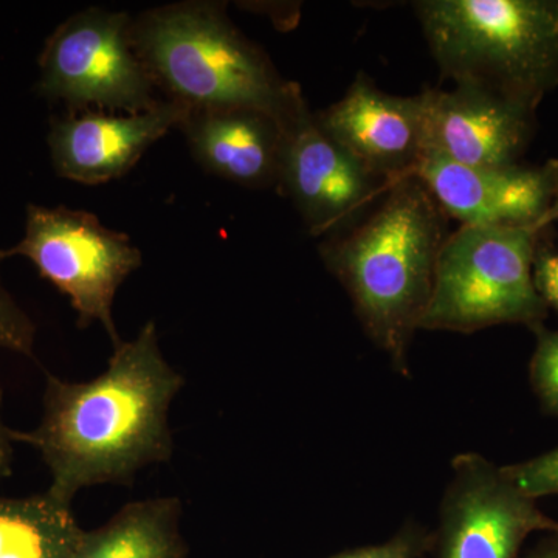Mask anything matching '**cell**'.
<instances>
[{"mask_svg":"<svg viewBox=\"0 0 558 558\" xmlns=\"http://www.w3.org/2000/svg\"><path fill=\"white\" fill-rule=\"evenodd\" d=\"M183 384L148 322L134 340L113 348L95 379L47 374L43 421L32 432L11 429V438L39 451L51 475L47 492L72 506L81 488L131 484L140 470L170 461L168 413Z\"/></svg>","mask_w":558,"mask_h":558,"instance_id":"obj_1","label":"cell"},{"mask_svg":"<svg viewBox=\"0 0 558 558\" xmlns=\"http://www.w3.org/2000/svg\"><path fill=\"white\" fill-rule=\"evenodd\" d=\"M446 213L416 178L389 186L385 201L348 233L319 245V255L349 295L366 336L410 376L409 354L435 284Z\"/></svg>","mask_w":558,"mask_h":558,"instance_id":"obj_2","label":"cell"},{"mask_svg":"<svg viewBox=\"0 0 558 558\" xmlns=\"http://www.w3.org/2000/svg\"><path fill=\"white\" fill-rule=\"evenodd\" d=\"M131 35L157 90L189 109H256L279 121L301 92L231 22L226 3L156 7L132 20Z\"/></svg>","mask_w":558,"mask_h":558,"instance_id":"obj_3","label":"cell"},{"mask_svg":"<svg viewBox=\"0 0 558 558\" xmlns=\"http://www.w3.org/2000/svg\"><path fill=\"white\" fill-rule=\"evenodd\" d=\"M433 58L454 86L534 110L558 84V0H418Z\"/></svg>","mask_w":558,"mask_h":558,"instance_id":"obj_4","label":"cell"},{"mask_svg":"<svg viewBox=\"0 0 558 558\" xmlns=\"http://www.w3.org/2000/svg\"><path fill=\"white\" fill-rule=\"evenodd\" d=\"M529 227H468L447 236L421 329L473 333L499 325L543 326L548 307L532 278Z\"/></svg>","mask_w":558,"mask_h":558,"instance_id":"obj_5","label":"cell"},{"mask_svg":"<svg viewBox=\"0 0 558 558\" xmlns=\"http://www.w3.org/2000/svg\"><path fill=\"white\" fill-rule=\"evenodd\" d=\"M126 11L81 10L58 25L39 54L36 94L68 113L97 108L146 112L163 98L132 44Z\"/></svg>","mask_w":558,"mask_h":558,"instance_id":"obj_6","label":"cell"},{"mask_svg":"<svg viewBox=\"0 0 558 558\" xmlns=\"http://www.w3.org/2000/svg\"><path fill=\"white\" fill-rule=\"evenodd\" d=\"M3 258L22 256L70 300L80 328L98 322L112 347L121 343L113 322V300L120 286L142 267L143 256L131 238L102 226L84 209L31 204L25 234Z\"/></svg>","mask_w":558,"mask_h":558,"instance_id":"obj_7","label":"cell"},{"mask_svg":"<svg viewBox=\"0 0 558 558\" xmlns=\"http://www.w3.org/2000/svg\"><path fill=\"white\" fill-rule=\"evenodd\" d=\"M440 502L438 558H520L535 532L558 534V521L521 494L480 453H461Z\"/></svg>","mask_w":558,"mask_h":558,"instance_id":"obj_8","label":"cell"},{"mask_svg":"<svg viewBox=\"0 0 558 558\" xmlns=\"http://www.w3.org/2000/svg\"><path fill=\"white\" fill-rule=\"evenodd\" d=\"M278 123L281 165L277 186L292 199L312 236L347 229L389 190L319 128L303 90Z\"/></svg>","mask_w":558,"mask_h":558,"instance_id":"obj_9","label":"cell"},{"mask_svg":"<svg viewBox=\"0 0 558 558\" xmlns=\"http://www.w3.org/2000/svg\"><path fill=\"white\" fill-rule=\"evenodd\" d=\"M422 145L465 167L517 165L531 135L532 109L478 87L424 90Z\"/></svg>","mask_w":558,"mask_h":558,"instance_id":"obj_10","label":"cell"},{"mask_svg":"<svg viewBox=\"0 0 558 558\" xmlns=\"http://www.w3.org/2000/svg\"><path fill=\"white\" fill-rule=\"evenodd\" d=\"M315 120L333 142L387 185L414 174L424 156L422 97L380 90L359 73L347 94Z\"/></svg>","mask_w":558,"mask_h":558,"instance_id":"obj_11","label":"cell"},{"mask_svg":"<svg viewBox=\"0 0 558 558\" xmlns=\"http://www.w3.org/2000/svg\"><path fill=\"white\" fill-rule=\"evenodd\" d=\"M186 106L163 98L146 112L106 113L84 110L54 117L47 135L51 165L62 179L83 185H101L130 172L161 137L189 113Z\"/></svg>","mask_w":558,"mask_h":558,"instance_id":"obj_12","label":"cell"},{"mask_svg":"<svg viewBox=\"0 0 558 558\" xmlns=\"http://www.w3.org/2000/svg\"><path fill=\"white\" fill-rule=\"evenodd\" d=\"M440 209L468 227H529L548 211L556 183V161L545 168L465 167L424 154L414 174Z\"/></svg>","mask_w":558,"mask_h":558,"instance_id":"obj_13","label":"cell"},{"mask_svg":"<svg viewBox=\"0 0 558 558\" xmlns=\"http://www.w3.org/2000/svg\"><path fill=\"white\" fill-rule=\"evenodd\" d=\"M179 130L209 174L245 189L278 185L281 128L263 110L190 109Z\"/></svg>","mask_w":558,"mask_h":558,"instance_id":"obj_14","label":"cell"},{"mask_svg":"<svg viewBox=\"0 0 558 558\" xmlns=\"http://www.w3.org/2000/svg\"><path fill=\"white\" fill-rule=\"evenodd\" d=\"M180 513L174 497L130 502L105 526L84 531L72 558H186Z\"/></svg>","mask_w":558,"mask_h":558,"instance_id":"obj_15","label":"cell"},{"mask_svg":"<svg viewBox=\"0 0 558 558\" xmlns=\"http://www.w3.org/2000/svg\"><path fill=\"white\" fill-rule=\"evenodd\" d=\"M84 529L49 492L0 498V558H72Z\"/></svg>","mask_w":558,"mask_h":558,"instance_id":"obj_16","label":"cell"},{"mask_svg":"<svg viewBox=\"0 0 558 558\" xmlns=\"http://www.w3.org/2000/svg\"><path fill=\"white\" fill-rule=\"evenodd\" d=\"M534 332L537 344L529 365V379L545 413L558 417V330L539 326Z\"/></svg>","mask_w":558,"mask_h":558,"instance_id":"obj_17","label":"cell"},{"mask_svg":"<svg viewBox=\"0 0 558 558\" xmlns=\"http://www.w3.org/2000/svg\"><path fill=\"white\" fill-rule=\"evenodd\" d=\"M521 494L535 499L558 497V447L517 464L501 465Z\"/></svg>","mask_w":558,"mask_h":558,"instance_id":"obj_18","label":"cell"},{"mask_svg":"<svg viewBox=\"0 0 558 558\" xmlns=\"http://www.w3.org/2000/svg\"><path fill=\"white\" fill-rule=\"evenodd\" d=\"M3 259L5 258L0 250V264ZM35 339V323L11 296L0 277V349L16 352L25 357H33Z\"/></svg>","mask_w":558,"mask_h":558,"instance_id":"obj_19","label":"cell"},{"mask_svg":"<svg viewBox=\"0 0 558 558\" xmlns=\"http://www.w3.org/2000/svg\"><path fill=\"white\" fill-rule=\"evenodd\" d=\"M428 545V537L421 527L409 524L388 542L339 554L332 558H417Z\"/></svg>","mask_w":558,"mask_h":558,"instance_id":"obj_20","label":"cell"},{"mask_svg":"<svg viewBox=\"0 0 558 558\" xmlns=\"http://www.w3.org/2000/svg\"><path fill=\"white\" fill-rule=\"evenodd\" d=\"M532 278L539 299L558 314V252L549 247L535 248Z\"/></svg>","mask_w":558,"mask_h":558,"instance_id":"obj_21","label":"cell"},{"mask_svg":"<svg viewBox=\"0 0 558 558\" xmlns=\"http://www.w3.org/2000/svg\"><path fill=\"white\" fill-rule=\"evenodd\" d=\"M0 409H2V389H0ZM13 438L11 429L7 428L0 414V478H7L13 472Z\"/></svg>","mask_w":558,"mask_h":558,"instance_id":"obj_22","label":"cell"},{"mask_svg":"<svg viewBox=\"0 0 558 558\" xmlns=\"http://www.w3.org/2000/svg\"><path fill=\"white\" fill-rule=\"evenodd\" d=\"M554 222H558V161H556V183H554L553 201H550L548 211L538 220L537 226L532 231L538 234L539 231L548 229L550 223Z\"/></svg>","mask_w":558,"mask_h":558,"instance_id":"obj_23","label":"cell"},{"mask_svg":"<svg viewBox=\"0 0 558 558\" xmlns=\"http://www.w3.org/2000/svg\"><path fill=\"white\" fill-rule=\"evenodd\" d=\"M520 558H558V534H550L549 538L543 539L526 556Z\"/></svg>","mask_w":558,"mask_h":558,"instance_id":"obj_24","label":"cell"}]
</instances>
